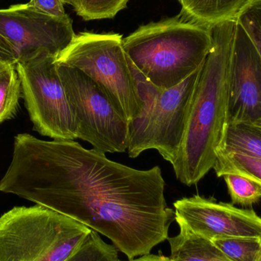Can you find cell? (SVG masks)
I'll return each mask as SVG.
<instances>
[{
  "label": "cell",
  "mask_w": 261,
  "mask_h": 261,
  "mask_svg": "<svg viewBox=\"0 0 261 261\" xmlns=\"http://www.w3.org/2000/svg\"><path fill=\"white\" fill-rule=\"evenodd\" d=\"M114 245L106 243L91 230L79 246L64 261H121Z\"/></svg>",
  "instance_id": "ac0fdd59"
},
{
  "label": "cell",
  "mask_w": 261,
  "mask_h": 261,
  "mask_svg": "<svg viewBox=\"0 0 261 261\" xmlns=\"http://www.w3.org/2000/svg\"><path fill=\"white\" fill-rule=\"evenodd\" d=\"M28 4L50 16L64 18L68 15L65 12L63 0H30Z\"/></svg>",
  "instance_id": "603a6c76"
},
{
  "label": "cell",
  "mask_w": 261,
  "mask_h": 261,
  "mask_svg": "<svg viewBox=\"0 0 261 261\" xmlns=\"http://www.w3.org/2000/svg\"><path fill=\"white\" fill-rule=\"evenodd\" d=\"M179 234L168 238L173 261H231L212 241L179 227Z\"/></svg>",
  "instance_id": "4fadbf2b"
},
{
  "label": "cell",
  "mask_w": 261,
  "mask_h": 261,
  "mask_svg": "<svg viewBox=\"0 0 261 261\" xmlns=\"http://www.w3.org/2000/svg\"><path fill=\"white\" fill-rule=\"evenodd\" d=\"M0 35L12 46L18 62L41 52L57 56L76 34L69 15L50 16L26 3L0 9Z\"/></svg>",
  "instance_id": "ba28073f"
},
{
  "label": "cell",
  "mask_w": 261,
  "mask_h": 261,
  "mask_svg": "<svg viewBox=\"0 0 261 261\" xmlns=\"http://www.w3.org/2000/svg\"><path fill=\"white\" fill-rule=\"evenodd\" d=\"M129 0H76L75 12L85 21L110 19L125 9Z\"/></svg>",
  "instance_id": "ffe728a7"
},
{
  "label": "cell",
  "mask_w": 261,
  "mask_h": 261,
  "mask_svg": "<svg viewBox=\"0 0 261 261\" xmlns=\"http://www.w3.org/2000/svg\"><path fill=\"white\" fill-rule=\"evenodd\" d=\"M92 229L42 205L0 217V261H64Z\"/></svg>",
  "instance_id": "277c9868"
},
{
  "label": "cell",
  "mask_w": 261,
  "mask_h": 261,
  "mask_svg": "<svg viewBox=\"0 0 261 261\" xmlns=\"http://www.w3.org/2000/svg\"><path fill=\"white\" fill-rule=\"evenodd\" d=\"M259 261H261V257H260V260H259Z\"/></svg>",
  "instance_id": "4316f807"
},
{
  "label": "cell",
  "mask_w": 261,
  "mask_h": 261,
  "mask_svg": "<svg viewBox=\"0 0 261 261\" xmlns=\"http://www.w3.org/2000/svg\"><path fill=\"white\" fill-rule=\"evenodd\" d=\"M173 205L179 227L212 242L228 238H261V218L253 210L199 195L182 198Z\"/></svg>",
  "instance_id": "30bf717a"
},
{
  "label": "cell",
  "mask_w": 261,
  "mask_h": 261,
  "mask_svg": "<svg viewBox=\"0 0 261 261\" xmlns=\"http://www.w3.org/2000/svg\"><path fill=\"white\" fill-rule=\"evenodd\" d=\"M179 15L193 22L210 27L216 23L237 19L239 14L254 0H178Z\"/></svg>",
  "instance_id": "7c38bea8"
},
{
  "label": "cell",
  "mask_w": 261,
  "mask_h": 261,
  "mask_svg": "<svg viewBox=\"0 0 261 261\" xmlns=\"http://www.w3.org/2000/svg\"><path fill=\"white\" fill-rule=\"evenodd\" d=\"M202 66L179 85L161 93L141 138L127 150L130 158L155 149L164 160L171 164L175 162L185 135L193 93Z\"/></svg>",
  "instance_id": "9c48e42d"
},
{
  "label": "cell",
  "mask_w": 261,
  "mask_h": 261,
  "mask_svg": "<svg viewBox=\"0 0 261 261\" xmlns=\"http://www.w3.org/2000/svg\"><path fill=\"white\" fill-rule=\"evenodd\" d=\"M17 59L9 43L0 35V70L11 64H16Z\"/></svg>",
  "instance_id": "cb8c5ba5"
},
{
  "label": "cell",
  "mask_w": 261,
  "mask_h": 261,
  "mask_svg": "<svg viewBox=\"0 0 261 261\" xmlns=\"http://www.w3.org/2000/svg\"><path fill=\"white\" fill-rule=\"evenodd\" d=\"M122 44L130 61L152 84L168 90L203 65L213 42L210 28L178 15L140 26Z\"/></svg>",
  "instance_id": "3957f363"
},
{
  "label": "cell",
  "mask_w": 261,
  "mask_h": 261,
  "mask_svg": "<svg viewBox=\"0 0 261 261\" xmlns=\"http://www.w3.org/2000/svg\"><path fill=\"white\" fill-rule=\"evenodd\" d=\"M128 261H173L170 257H165L164 255H155V254H146L141 256L137 259H132Z\"/></svg>",
  "instance_id": "d4e9b609"
},
{
  "label": "cell",
  "mask_w": 261,
  "mask_h": 261,
  "mask_svg": "<svg viewBox=\"0 0 261 261\" xmlns=\"http://www.w3.org/2000/svg\"><path fill=\"white\" fill-rule=\"evenodd\" d=\"M219 151L234 152L261 161V125L251 123L225 125Z\"/></svg>",
  "instance_id": "9a60e30c"
},
{
  "label": "cell",
  "mask_w": 261,
  "mask_h": 261,
  "mask_svg": "<svg viewBox=\"0 0 261 261\" xmlns=\"http://www.w3.org/2000/svg\"><path fill=\"white\" fill-rule=\"evenodd\" d=\"M22 96L21 84L15 64L0 70V123L12 119Z\"/></svg>",
  "instance_id": "e0dca14e"
},
{
  "label": "cell",
  "mask_w": 261,
  "mask_h": 261,
  "mask_svg": "<svg viewBox=\"0 0 261 261\" xmlns=\"http://www.w3.org/2000/svg\"><path fill=\"white\" fill-rule=\"evenodd\" d=\"M261 125V57L237 21L229 68L226 125Z\"/></svg>",
  "instance_id": "8fae6325"
},
{
  "label": "cell",
  "mask_w": 261,
  "mask_h": 261,
  "mask_svg": "<svg viewBox=\"0 0 261 261\" xmlns=\"http://www.w3.org/2000/svg\"><path fill=\"white\" fill-rule=\"evenodd\" d=\"M237 19L210 26L211 50L193 93L185 135L175 162L176 179L191 187L214 167L226 125L228 68Z\"/></svg>",
  "instance_id": "7a4b0ae2"
},
{
  "label": "cell",
  "mask_w": 261,
  "mask_h": 261,
  "mask_svg": "<svg viewBox=\"0 0 261 261\" xmlns=\"http://www.w3.org/2000/svg\"><path fill=\"white\" fill-rule=\"evenodd\" d=\"M213 242L231 261L260 260L261 238H228L217 239Z\"/></svg>",
  "instance_id": "d6986e66"
},
{
  "label": "cell",
  "mask_w": 261,
  "mask_h": 261,
  "mask_svg": "<svg viewBox=\"0 0 261 261\" xmlns=\"http://www.w3.org/2000/svg\"><path fill=\"white\" fill-rule=\"evenodd\" d=\"M237 21L245 29L261 57V0L251 2L239 14Z\"/></svg>",
  "instance_id": "7402d4cb"
},
{
  "label": "cell",
  "mask_w": 261,
  "mask_h": 261,
  "mask_svg": "<svg viewBox=\"0 0 261 261\" xmlns=\"http://www.w3.org/2000/svg\"><path fill=\"white\" fill-rule=\"evenodd\" d=\"M15 67L35 130L53 140L77 139V125L70 111L56 55L41 52L18 61Z\"/></svg>",
  "instance_id": "52a82bcc"
},
{
  "label": "cell",
  "mask_w": 261,
  "mask_h": 261,
  "mask_svg": "<svg viewBox=\"0 0 261 261\" xmlns=\"http://www.w3.org/2000/svg\"><path fill=\"white\" fill-rule=\"evenodd\" d=\"M64 3H67V4L70 5V6H73V9L76 7V0H63Z\"/></svg>",
  "instance_id": "484cf974"
},
{
  "label": "cell",
  "mask_w": 261,
  "mask_h": 261,
  "mask_svg": "<svg viewBox=\"0 0 261 261\" xmlns=\"http://www.w3.org/2000/svg\"><path fill=\"white\" fill-rule=\"evenodd\" d=\"M233 204L249 206L261 199V187L245 176L238 174L223 176Z\"/></svg>",
  "instance_id": "44dd1931"
},
{
  "label": "cell",
  "mask_w": 261,
  "mask_h": 261,
  "mask_svg": "<svg viewBox=\"0 0 261 261\" xmlns=\"http://www.w3.org/2000/svg\"><path fill=\"white\" fill-rule=\"evenodd\" d=\"M218 177L238 174L254 181L261 187V161L234 152H217L213 167Z\"/></svg>",
  "instance_id": "2e32d148"
},
{
  "label": "cell",
  "mask_w": 261,
  "mask_h": 261,
  "mask_svg": "<svg viewBox=\"0 0 261 261\" xmlns=\"http://www.w3.org/2000/svg\"><path fill=\"white\" fill-rule=\"evenodd\" d=\"M158 166L132 168L75 141L14 139L0 191L67 216L108 238L129 260L169 238L175 212L164 196Z\"/></svg>",
  "instance_id": "6da1fadb"
},
{
  "label": "cell",
  "mask_w": 261,
  "mask_h": 261,
  "mask_svg": "<svg viewBox=\"0 0 261 261\" xmlns=\"http://www.w3.org/2000/svg\"><path fill=\"white\" fill-rule=\"evenodd\" d=\"M122 40L118 33L81 32L57 55L56 62L91 78L130 122L138 116L141 104Z\"/></svg>",
  "instance_id": "5b68a950"
},
{
  "label": "cell",
  "mask_w": 261,
  "mask_h": 261,
  "mask_svg": "<svg viewBox=\"0 0 261 261\" xmlns=\"http://www.w3.org/2000/svg\"><path fill=\"white\" fill-rule=\"evenodd\" d=\"M58 67L77 125V139L87 141L106 154L126 151L129 122L110 97L81 70L60 64Z\"/></svg>",
  "instance_id": "8992f818"
},
{
  "label": "cell",
  "mask_w": 261,
  "mask_h": 261,
  "mask_svg": "<svg viewBox=\"0 0 261 261\" xmlns=\"http://www.w3.org/2000/svg\"><path fill=\"white\" fill-rule=\"evenodd\" d=\"M128 57V56H127ZM128 64L135 81V88L138 93L141 108L138 116L129 122V143L128 148L133 147L145 129L149 118L154 109L156 101L164 90L152 84L130 61Z\"/></svg>",
  "instance_id": "5bb4252c"
}]
</instances>
